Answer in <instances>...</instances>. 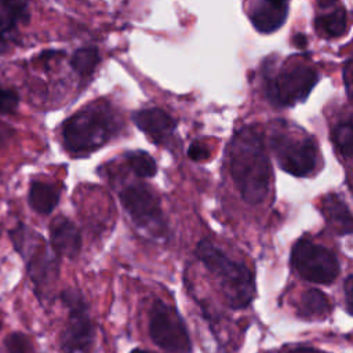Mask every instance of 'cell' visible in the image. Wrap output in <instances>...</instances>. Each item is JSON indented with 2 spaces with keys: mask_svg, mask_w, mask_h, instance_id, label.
Listing matches in <instances>:
<instances>
[{
  "mask_svg": "<svg viewBox=\"0 0 353 353\" xmlns=\"http://www.w3.org/2000/svg\"><path fill=\"white\" fill-rule=\"evenodd\" d=\"M230 176L241 196L251 205L261 204L270 188V163L262 135L254 127H244L234 134L228 149Z\"/></svg>",
  "mask_w": 353,
  "mask_h": 353,
  "instance_id": "obj_1",
  "label": "cell"
},
{
  "mask_svg": "<svg viewBox=\"0 0 353 353\" xmlns=\"http://www.w3.org/2000/svg\"><path fill=\"white\" fill-rule=\"evenodd\" d=\"M196 255L219 281L223 296L230 307L244 309L251 303L255 296V281L252 272L245 265L230 259L207 239L197 243Z\"/></svg>",
  "mask_w": 353,
  "mask_h": 353,
  "instance_id": "obj_2",
  "label": "cell"
},
{
  "mask_svg": "<svg viewBox=\"0 0 353 353\" xmlns=\"http://www.w3.org/2000/svg\"><path fill=\"white\" fill-rule=\"evenodd\" d=\"M119 130V120L105 103H92L72 117L62 127V141L68 152L85 154L103 146Z\"/></svg>",
  "mask_w": 353,
  "mask_h": 353,
  "instance_id": "obj_3",
  "label": "cell"
},
{
  "mask_svg": "<svg viewBox=\"0 0 353 353\" xmlns=\"http://www.w3.org/2000/svg\"><path fill=\"white\" fill-rule=\"evenodd\" d=\"M8 234L15 251L25 259L28 274L34 284L37 296L41 298L58 277V255L52 248L50 250L41 234L23 223H18Z\"/></svg>",
  "mask_w": 353,
  "mask_h": 353,
  "instance_id": "obj_4",
  "label": "cell"
},
{
  "mask_svg": "<svg viewBox=\"0 0 353 353\" xmlns=\"http://www.w3.org/2000/svg\"><path fill=\"white\" fill-rule=\"evenodd\" d=\"M270 146L280 168L294 176H309L319 165L314 139L301 130H292L287 123L274 124Z\"/></svg>",
  "mask_w": 353,
  "mask_h": 353,
  "instance_id": "obj_5",
  "label": "cell"
},
{
  "mask_svg": "<svg viewBox=\"0 0 353 353\" xmlns=\"http://www.w3.org/2000/svg\"><path fill=\"white\" fill-rule=\"evenodd\" d=\"M317 72L303 62H287L272 76H266V98L274 106H292L306 99L317 83Z\"/></svg>",
  "mask_w": 353,
  "mask_h": 353,
  "instance_id": "obj_6",
  "label": "cell"
},
{
  "mask_svg": "<svg viewBox=\"0 0 353 353\" xmlns=\"http://www.w3.org/2000/svg\"><path fill=\"white\" fill-rule=\"evenodd\" d=\"M61 301L68 309V320L59 336L62 353H92L95 331L83 295L73 288L62 291Z\"/></svg>",
  "mask_w": 353,
  "mask_h": 353,
  "instance_id": "obj_7",
  "label": "cell"
},
{
  "mask_svg": "<svg viewBox=\"0 0 353 353\" xmlns=\"http://www.w3.org/2000/svg\"><path fill=\"white\" fill-rule=\"evenodd\" d=\"M291 266L299 277L317 284H331L339 274V262L334 252L309 239L294 244Z\"/></svg>",
  "mask_w": 353,
  "mask_h": 353,
  "instance_id": "obj_8",
  "label": "cell"
},
{
  "mask_svg": "<svg viewBox=\"0 0 353 353\" xmlns=\"http://www.w3.org/2000/svg\"><path fill=\"white\" fill-rule=\"evenodd\" d=\"M149 334L152 341L168 353H190L192 342L179 313L157 299L149 313Z\"/></svg>",
  "mask_w": 353,
  "mask_h": 353,
  "instance_id": "obj_9",
  "label": "cell"
},
{
  "mask_svg": "<svg viewBox=\"0 0 353 353\" xmlns=\"http://www.w3.org/2000/svg\"><path fill=\"white\" fill-rule=\"evenodd\" d=\"M120 201L132 222L154 236H164L165 221L160 203L153 192L143 185H128L120 194Z\"/></svg>",
  "mask_w": 353,
  "mask_h": 353,
  "instance_id": "obj_10",
  "label": "cell"
},
{
  "mask_svg": "<svg viewBox=\"0 0 353 353\" xmlns=\"http://www.w3.org/2000/svg\"><path fill=\"white\" fill-rule=\"evenodd\" d=\"M50 244L58 256L73 259L81 250V234L69 218L58 215L50 223Z\"/></svg>",
  "mask_w": 353,
  "mask_h": 353,
  "instance_id": "obj_11",
  "label": "cell"
},
{
  "mask_svg": "<svg viewBox=\"0 0 353 353\" xmlns=\"http://www.w3.org/2000/svg\"><path fill=\"white\" fill-rule=\"evenodd\" d=\"M132 120L137 127L143 131L148 138L157 143H165L174 134L176 123L175 120L164 110L159 108L142 109L132 114Z\"/></svg>",
  "mask_w": 353,
  "mask_h": 353,
  "instance_id": "obj_12",
  "label": "cell"
},
{
  "mask_svg": "<svg viewBox=\"0 0 353 353\" xmlns=\"http://www.w3.org/2000/svg\"><path fill=\"white\" fill-rule=\"evenodd\" d=\"M288 14V0H255L248 15L256 30L270 33L279 29Z\"/></svg>",
  "mask_w": 353,
  "mask_h": 353,
  "instance_id": "obj_13",
  "label": "cell"
},
{
  "mask_svg": "<svg viewBox=\"0 0 353 353\" xmlns=\"http://www.w3.org/2000/svg\"><path fill=\"white\" fill-rule=\"evenodd\" d=\"M321 211L330 228H332L338 234L343 236L352 233V212L346 205L345 200L341 199L338 194H327L323 199Z\"/></svg>",
  "mask_w": 353,
  "mask_h": 353,
  "instance_id": "obj_14",
  "label": "cell"
},
{
  "mask_svg": "<svg viewBox=\"0 0 353 353\" xmlns=\"http://www.w3.org/2000/svg\"><path fill=\"white\" fill-rule=\"evenodd\" d=\"M59 196L61 193L55 185L41 181H32L28 190V203L34 212L48 215L57 207Z\"/></svg>",
  "mask_w": 353,
  "mask_h": 353,
  "instance_id": "obj_15",
  "label": "cell"
},
{
  "mask_svg": "<svg viewBox=\"0 0 353 353\" xmlns=\"http://www.w3.org/2000/svg\"><path fill=\"white\" fill-rule=\"evenodd\" d=\"M28 19V0H0V39Z\"/></svg>",
  "mask_w": 353,
  "mask_h": 353,
  "instance_id": "obj_16",
  "label": "cell"
},
{
  "mask_svg": "<svg viewBox=\"0 0 353 353\" xmlns=\"http://www.w3.org/2000/svg\"><path fill=\"white\" fill-rule=\"evenodd\" d=\"M332 306L328 298L319 290L305 291L298 302V314L309 320H320L330 314Z\"/></svg>",
  "mask_w": 353,
  "mask_h": 353,
  "instance_id": "obj_17",
  "label": "cell"
},
{
  "mask_svg": "<svg viewBox=\"0 0 353 353\" xmlns=\"http://www.w3.org/2000/svg\"><path fill=\"white\" fill-rule=\"evenodd\" d=\"M319 32L327 37H338L346 32L347 17L343 7H330L316 18Z\"/></svg>",
  "mask_w": 353,
  "mask_h": 353,
  "instance_id": "obj_18",
  "label": "cell"
},
{
  "mask_svg": "<svg viewBox=\"0 0 353 353\" xmlns=\"http://www.w3.org/2000/svg\"><path fill=\"white\" fill-rule=\"evenodd\" d=\"M125 161L132 172L139 178H152L157 172V165L153 157L143 150L125 153Z\"/></svg>",
  "mask_w": 353,
  "mask_h": 353,
  "instance_id": "obj_19",
  "label": "cell"
},
{
  "mask_svg": "<svg viewBox=\"0 0 353 353\" xmlns=\"http://www.w3.org/2000/svg\"><path fill=\"white\" fill-rule=\"evenodd\" d=\"M98 62H99L98 51L97 48H92V47L77 50L70 59V65L73 70L77 72L80 76H90L94 72Z\"/></svg>",
  "mask_w": 353,
  "mask_h": 353,
  "instance_id": "obj_20",
  "label": "cell"
},
{
  "mask_svg": "<svg viewBox=\"0 0 353 353\" xmlns=\"http://www.w3.org/2000/svg\"><path fill=\"white\" fill-rule=\"evenodd\" d=\"M352 138H353V131H352V123L347 119L346 121L339 123L334 131H332V141L341 154L345 159L352 157Z\"/></svg>",
  "mask_w": 353,
  "mask_h": 353,
  "instance_id": "obj_21",
  "label": "cell"
},
{
  "mask_svg": "<svg viewBox=\"0 0 353 353\" xmlns=\"http://www.w3.org/2000/svg\"><path fill=\"white\" fill-rule=\"evenodd\" d=\"M0 353H33V346L25 334L11 332L4 338Z\"/></svg>",
  "mask_w": 353,
  "mask_h": 353,
  "instance_id": "obj_22",
  "label": "cell"
},
{
  "mask_svg": "<svg viewBox=\"0 0 353 353\" xmlns=\"http://www.w3.org/2000/svg\"><path fill=\"white\" fill-rule=\"evenodd\" d=\"M19 103L18 94L11 90L0 85V113L3 114H11L17 110Z\"/></svg>",
  "mask_w": 353,
  "mask_h": 353,
  "instance_id": "obj_23",
  "label": "cell"
},
{
  "mask_svg": "<svg viewBox=\"0 0 353 353\" xmlns=\"http://www.w3.org/2000/svg\"><path fill=\"white\" fill-rule=\"evenodd\" d=\"M188 156L193 160V161H203L205 159L210 157V150L208 148L201 143V142H193L189 149H188Z\"/></svg>",
  "mask_w": 353,
  "mask_h": 353,
  "instance_id": "obj_24",
  "label": "cell"
},
{
  "mask_svg": "<svg viewBox=\"0 0 353 353\" xmlns=\"http://www.w3.org/2000/svg\"><path fill=\"white\" fill-rule=\"evenodd\" d=\"M352 276H347L345 280V301H346V309L347 313H352Z\"/></svg>",
  "mask_w": 353,
  "mask_h": 353,
  "instance_id": "obj_25",
  "label": "cell"
},
{
  "mask_svg": "<svg viewBox=\"0 0 353 353\" xmlns=\"http://www.w3.org/2000/svg\"><path fill=\"white\" fill-rule=\"evenodd\" d=\"M287 353H327V352L319 350V349L312 347V346H296V347L288 350Z\"/></svg>",
  "mask_w": 353,
  "mask_h": 353,
  "instance_id": "obj_26",
  "label": "cell"
},
{
  "mask_svg": "<svg viewBox=\"0 0 353 353\" xmlns=\"http://www.w3.org/2000/svg\"><path fill=\"white\" fill-rule=\"evenodd\" d=\"M345 80H346L347 91H349V88H350V83H349V80H350V61H347L346 66H345Z\"/></svg>",
  "mask_w": 353,
  "mask_h": 353,
  "instance_id": "obj_27",
  "label": "cell"
},
{
  "mask_svg": "<svg viewBox=\"0 0 353 353\" xmlns=\"http://www.w3.org/2000/svg\"><path fill=\"white\" fill-rule=\"evenodd\" d=\"M295 46H299V47H303L305 44H306V37L303 36V34H301V33H298L296 36H295Z\"/></svg>",
  "mask_w": 353,
  "mask_h": 353,
  "instance_id": "obj_28",
  "label": "cell"
},
{
  "mask_svg": "<svg viewBox=\"0 0 353 353\" xmlns=\"http://www.w3.org/2000/svg\"><path fill=\"white\" fill-rule=\"evenodd\" d=\"M130 353H149L148 350H143V349H134L132 352H130Z\"/></svg>",
  "mask_w": 353,
  "mask_h": 353,
  "instance_id": "obj_29",
  "label": "cell"
},
{
  "mask_svg": "<svg viewBox=\"0 0 353 353\" xmlns=\"http://www.w3.org/2000/svg\"><path fill=\"white\" fill-rule=\"evenodd\" d=\"M1 234H3V226L0 225V237H1Z\"/></svg>",
  "mask_w": 353,
  "mask_h": 353,
  "instance_id": "obj_30",
  "label": "cell"
},
{
  "mask_svg": "<svg viewBox=\"0 0 353 353\" xmlns=\"http://www.w3.org/2000/svg\"><path fill=\"white\" fill-rule=\"evenodd\" d=\"M0 330H1V317H0Z\"/></svg>",
  "mask_w": 353,
  "mask_h": 353,
  "instance_id": "obj_31",
  "label": "cell"
}]
</instances>
